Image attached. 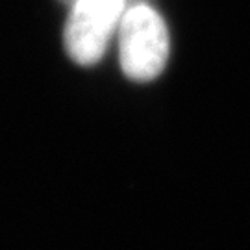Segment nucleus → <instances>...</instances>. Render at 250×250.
<instances>
[{"label": "nucleus", "mask_w": 250, "mask_h": 250, "mask_svg": "<svg viewBox=\"0 0 250 250\" xmlns=\"http://www.w3.org/2000/svg\"><path fill=\"white\" fill-rule=\"evenodd\" d=\"M119 62L126 78L150 82L169 62L170 39L167 24L146 2L128 6L117 30Z\"/></svg>", "instance_id": "nucleus-1"}, {"label": "nucleus", "mask_w": 250, "mask_h": 250, "mask_svg": "<svg viewBox=\"0 0 250 250\" xmlns=\"http://www.w3.org/2000/svg\"><path fill=\"white\" fill-rule=\"evenodd\" d=\"M126 8V0H72L63 30L65 50L72 62L82 67L99 63Z\"/></svg>", "instance_id": "nucleus-2"}, {"label": "nucleus", "mask_w": 250, "mask_h": 250, "mask_svg": "<svg viewBox=\"0 0 250 250\" xmlns=\"http://www.w3.org/2000/svg\"><path fill=\"white\" fill-rule=\"evenodd\" d=\"M63 2H67V4L71 6L72 0H63ZM126 2H128V6H132V4H137V2H145V0H126Z\"/></svg>", "instance_id": "nucleus-3"}]
</instances>
